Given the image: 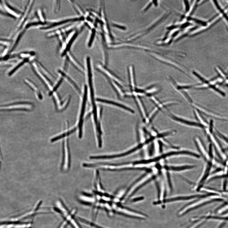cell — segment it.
I'll return each instance as SVG.
<instances>
[{"label":"cell","mask_w":228,"mask_h":228,"mask_svg":"<svg viewBox=\"0 0 228 228\" xmlns=\"http://www.w3.org/2000/svg\"><path fill=\"white\" fill-rule=\"evenodd\" d=\"M56 205L54 208V211L62 216L69 224H70L73 228H82L74 217L75 210L70 211L61 200L56 202Z\"/></svg>","instance_id":"6da1fadb"},{"label":"cell","mask_w":228,"mask_h":228,"mask_svg":"<svg viewBox=\"0 0 228 228\" xmlns=\"http://www.w3.org/2000/svg\"><path fill=\"white\" fill-rule=\"evenodd\" d=\"M42 203L41 201L39 202L34 206V208L30 211H28L26 213L18 216L12 217L8 220L9 221L12 222H21L22 220L28 219L36 215L51 213V212H50L41 211L40 210H39L40 207Z\"/></svg>","instance_id":"7a4b0ae2"},{"label":"cell","mask_w":228,"mask_h":228,"mask_svg":"<svg viewBox=\"0 0 228 228\" xmlns=\"http://www.w3.org/2000/svg\"><path fill=\"white\" fill-rule=\"evenodd\" d=\"M35 1H29L26 5L25 9L22 15L20 18L19 21L18 22L16 26L15 27V31L11 36L12 38L26 24V20L28 18L29 14H30L32 9V7L34 4Z\"/></svg>","instance_id":"3957f363"},{"label":"cell","mask_w":228,"mask_h":228,"mask_svg":"<svg viewBox=\"0 0 228 228\" xmlns=\"http://www.w3.org/2000/svg\"><path fill=\"white\" fill-rule=\"evenodd\" d=\"M87 85L84 86V93L82 103V107H81L80 115L78 122L79 137L80 138H82L83 136V117L85 112L86 104L87 100Z\"/></svg>","instance_id":"277c9868"},{"label":"cell","mask_w":228,"mask_h":228,"mask_svg":"<svg viewBox=\"0 0 228 228\" xmlns=\"http://www.w3.org/2000/svg\"><path fill=\"white\" fill-rule=\"evenodd\" d=\"M2 2H1V6L2 7V12L5 14H7V15L9 16L14 19L20 18L23 12L18 10L17 9L14 8V7L10 5L9 4L7 3L6 1H2Z\"/></svg>","instance_id":"5b68a950"},{"label":"cell","mask_w":228,"mask_h":228,"mask_svg":"<svg viewBox=\"0 0 228 228\" xmlns=\"http://www.w3.org/2000/svg\"><path fill=\"white\" fill-rule=\"evenodd\" d=\"M115 212L124 216L139 219H145L147 218V216L145 215L122 207L121 206H118L117 207Z\"/></svg>","instance_id":"8992f818"},{"label":"cell","mask_w":228,"mask_h":228,"mask_svg":"<svg viewBox=\"0 0 228 228\" xmlns=\"http://www.w3.org/2000/svg\"><path fill=\"white\" fill-rule=\"evenodd\" d=\"M170 119L173 121H175L179 124H184L190 126H194L203 128L204 126L203 125L198 123H197L189 121L183 117L178 115H176L172 113H170L169 115Z\"/></svg>","instance_id":"52a82bcc"},{"label":"cell","mask_w":228,"mask_h":228,"mask_svg":"<svg viewBox=\"0 0 228 228\" xmlns=\"http://www.w3.org/2000/svg\"><path fill=\"white\" fill-rule=\"evenodd\" d=\"M199 196H200L198 195L175 196L165 199L162 202L160 203L159 205L162 204L163 203H165L176 201H185L193 199Z\"/></svg>","instance_id":"ba28073f"},{"label":"cell","mask_w":228,"mask_h":228,"mask_svg":"<svg viewBox=\"0 0 228 228\" xmlns=\"http://www.w3.org/2000/svg\"><path fill=\"white\" fill-rule=\"evenodd\" d=\"M96 100L99 102L104 103V104L111 105L118 107L122 108L132 114H134L135 113L134 110L133 109H132L126 106L120 104V103H117L111 100L103 99L100 98H97Z\"/></svg>","instance_id":"9c48e42d"},{"label":"cell","mask_w":228,"mask_h":228,"mask_svg":"<svg viewBox=\"0 0 228 228\" xmlns=\"http://www.w3.org/2000/svg\"><path fill=\"white\" fill-rule=\"evenodd\" d=\"M66 55H67L69 61L79 71L83 73L84 69L83 66L80 64L72 53L69 51L66 53Z\"/></svg>","instance_id":"30bf717a"},{"label":"cell","mask_w":228,"mask_h":228,"mask_svg":"<svg viewBox=\"0 0 228 228\" xmlns=\"http://www.w3.org/2000/svg\"><path fill=\"white\" fill-rule=\"evenodd\" d=\"M195 167L193 165H182L179 166H170L166 167L168 170L174 171H180L188 169L193 168Z\"/></svg>","instance_id":"8fae6325"},{"label":"cell","mask_w":228,"mask_h":228,"mask_svg":"<svg viewBox=\"0 0 228 228\" xmlns=\"http://www.w3.org/2000/svg\"><path fill=\"white\" fill-rule=\"evenodd\" d=\"M35 55L32 51H23L17 54L18 58L21 60H28L33 57Z\"/></svg>","instance_id":"7c38bea8"},{"label":"cell","mask_w":228,"mask_h":228,"mask_svg":"<svg viewBox=\"0 0 228 228\" xmlns=\"http://www.w3.org/2000/svg\"><path fill=\"white\" fill-rule=\"evenodd\" d=\"M37 15L40 20V21L43 24H46V17L45 13L42 9H39L37 12Z\"/></svg>","instance_id":"4fadbf2b"},{"label":"cell","mask_w":228,"mask_h":228,"mask_svg":"<svg viewBox=\"0 0 228 228\" xmlns=\"http://www.w3.org/2000/svg\"><path fill=\"white\" fill-rule=\"evenodd\" d=\"M96 34V30L95 29H92L89 36V41L87 43L88 47H91L92 46Z\"/></svg>","instance_id":"5bb4252c"},{"label":"cell","mask_w":228,"mask_h":228,"mask_svg":"<svg viewBox=\"0 0 228 228\" xmlns=\"http://www.w3.org/2000/svg\"><path fill=\"white\" fill-rule=\"evenodd\" d=\"M54 4V12L55 13H57L60 11V1H55Z\"/></svg>","instance_id":"9a60e30c"},{"label":"cell","mask_w":228,"mask_h":228,"mask_svg":"<svg viewBox=\"0 0 228 228\" xmlns=\"http://www.w3.org/2000/svg\"><path fill=\"white\" fill-rule=\"evenodd\" d=\"M112 26L116 28L121 29L122 30H125L126 29V27L124 26H122L119 24L116 23H113L112 24Z\"/></svg>","instance_id":"2e32d148"},{"label":"cell","mask_w":228,"mask_h":228,"mask_svg":"<svg viewBox=\"0 0 228 228\" xmlns=\"http://www.w3.org/2000/svg\"><path fill=\"white\" fill-rule=\"evenodd\" d=\"M191 20H193L197 24H199L201 25L205 26H206V23L205 22H204V21L195 19H191Z\"/></svg>","instance_id":"e0dca14e"},{"label":"cell","mask_w":228,"mask_h":228,"mask_svg":"<svg viewBox=\"0 0 228 228\" xmlns=\"http://www.w3.org/2000/svg\"><path fill=\"white\" fill-rule=\"evenodd\" d=\"M185 7V11L186 12H188L189 9V2L188 1H184Z\"/></svg>","instance_id":"ac0fdd59"},{"label":"cell","mask_w":228,"mask_h":228,"mask_svg":"<svg viewBox=\"0 0 228 228\" xmlns=\"http://www.w3.org/2000/svg\"><path fill=\"white\" fill-rule=\"evenodd\" d=\"M214 2V3L217 7V8L220 11V12H222L223 11V10L221 8H220L219 5L218 3L217 2V1H213Z\"/></svg>","instance_id":"d6986e66"},{"label":"cell","mask_w":228,"mask_h":228,"mask_svg":"<svg viewBox=\"0 0 228 228\" xmlns=\"http://www.w3.org/2000/svg\"><path fill=\"white\" fill-rule=\"evenodd\" d=\"M143 197H140L135 198L133 200H131V202H136L142 200H143Z\"/></svg>","instance_id":"ffe728a7"},{"label":"cell","mask_w":228,"mask_h":228,"mask_svg":"<svg viewBox=\"0 0 228 228\" xmlns=\"http://www.w3.org/2000/svg\"><path fill=\"white\" fill-rule=\"evenodd\" d=\"M223 15L224 17L228 22V16H227V15L226 14L223 13Z\"/></svg>","instance_id":"44dd1931"},{"label":"cell","mask_w":228,"mask_h":228,"mask_svg":"<svg viewBox=\"0 0 228 228\" xmlns=\"http://www.w3.org/2000/svg\"><path fill=\"white\" fill-rule=\"evenodd\" d=\"M96 228H108L102 226H101V225H100L97 224L96 226Z\"/></svg>","instance_id":"7402d4cb"}]
</instances>
